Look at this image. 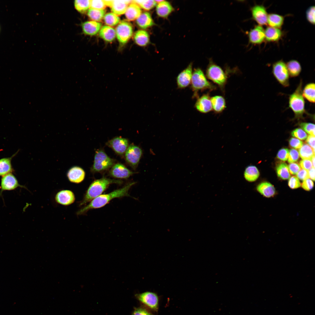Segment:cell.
Segmentation results:
<instances>
[{
  "instance_id": "44",
  "label": "cell",
  "mask_w": 315,
  "mask_h": 315,
  "mask_svg": "<svg viewBox=\"0 0 315 315\" xmlns=\"http://www.w3.org/2000/svg\"><path fill=\"white\" fill-rule=\"evenodd\" d=\"M291 134L292 136L301 140L306 139L307 136V134L304 130L299 128L293 130Z\"/></svg>"
},
{
  "instance_id": "10",
  "label": "cell",
  "mask_w": 315,
  "mask_h": 315,
  "mask_svg": "<svg viewBox=\"0 0 315 315\" xmlns=\"http://www.w3.org/2000/svg\"><path fill=\"white\" fill-rule=\"evenodd\" d=\"M18 187L27 190L26 187L19 183L18 179L13 173H9L2 176L0 186V197L2 196L4 191L14 190Z\"/></svg>"
},
{
  "instance_id": "47",
  "label": "cell",
  "mask_w": 315,
  "mask_h": 315,
  "mask_svg": "<svg viewBox=\"0 0 315 315\" xmlns=\"http://www.w3.org/2000/svg\"><path fill=\"white\" fill-rule=\"evenodd\" d=\"M289 155V150L287 148H282L279 151L277 155V158L284 161H286L288 159Z\"/></svg>"
},
{
  "instance_id": "46",
  "label": "cell",
  "mask_w": 315,
  "mask_h": 315,
  "mask_svg": "<svg viewBox=\"0 0 315 315\" xmlns=\"http://www.w3.org/2000/svg\"><path fill=\"white\" fill-rule=\"evenodd\" d=\"M298 152L294 149H291L289 151V155L288 158V162L289 163H293L297 161L299 158Z\"/></svg>"
},
{
  "instance_id": "40",
  "label": "cell",
  "mask_w": 315,
  "mask_h": 315,
  "mask_svg": "<svg viewBox=\"0 0 315 315\" xmlns=\"http://www.w3.org/2000/svg\"><path fill=\"white\" fill-rule=\"evenodd\" d=\"M133 1L146 10L152 9L157 4L155 1L153 0H133Z\"/></svg>"
},
{
  "instance_id": "6",
  "label": "cell",
  "mask_w": 315,
  "mask_h": 315,
  "mask_svg": "<svg viewBox=\"0 0 315 315\" xmlns=\"http://www.w3.org/2000/svg\"><path fill=\"white\" fill-rule=\"evenodd\" d=\"M114 163V160L108 156L103 150H98L95 154L91 171L93 172H103L112 167Z\"/></svg>"
},
{
  "instance_id": "43",
  "label": "cell",
  "mask_w": 315,
  "mask_h": 315,
  "mask_svg": "<svg viewBox=\"0 0 315 315\" xmlns=\"http://www.w3.org/2000/svg\"><path fill=\"white\" fill-rule=\"evenodd\" d=\"M306 17L308 21L311 24H315V6H311L306 11Z\"/></svg>"
},
{
  "instance_id": "31",
  "label": "cell",
  "mask_w": 315,
  "mask_h": 315,
  "mask_svg": "<svg viewBox=\"0 0 315 315\" xmlns=\"http://www.w3.org/2000/svg\"><path fill=\"white\" fill-rule=\"evenodd\" d=\"M286 64L291 77H296L300 75L302 71V67L299 62L295 60H291Z\"/></svg>"
},
{
  "instance_id": "49",
  "label": "cell",
  "mask_w": 315,
  "mask_h": 315,
  "mask_svg": "<svg viewBox=\"0 0 315 315\" xmlns=\"http://www.w3.org/2000/svg\"><path fill=\"white\" fill-rule=\"evenodd\" d=\"M314 186V182L313 181L309 178L303 180L301 185V186L304 189L308 191L312 190Z\"/></svg>"
},
{
  "instance_id": "50",
  "label": "cell",
  "mask_w": 315,
  "mask_h": 315,
  "mask_svg": "<svg viewBox=\"0 0 315 315\" xmlns=\"http://www.w3.org/2000/svg\"><path fill=\"white\" fill-rule=\"evenodd\" d=\"M288 166L290 173L292 175H296L301 169L300 165L296 163H291Z\"/></svg>"
},
{
  "instance_id": "13",
  "label": "cell",
  "mask_w": 315,
  "mask_h": 315,
  "mask_svg": "<svg viewBox=\"0 0 315 315\" xmlns=\"http://www.w3.org/2000/svg\"><path fill=\"white\" fill-rule=\"evenodd\" d=\"M253 19L258 25L262 26L267 24V14L266 10L262 5H256L251 8Z\"/></svg>"
},
{
  "instance_id": "34",
  "label": "cell",
  "mask_w": 315,
  "mask_h": 315,
  "mask_svg": "<svg viewBox=\"0 0 315 315\" xmlns=\"http://www.w3.org/2000/svg\"><path fill=\"white\" fill-rule=\"evenodd\" d=\"M284 17L275 13H270L268 15L267 24L270 27L279 28L282 25L284 22Z\"/></svg>"
},
{
  "instance_id": "2",
  "label": "cell",
  "mask_w": 315,
  "mask_h": 315,
  "mask_svg": "<svg viewBox=\"0 0 315 315\" xmlns=\"http://www.w3.org/2000/svg\"><path fill=\"white\" fill-rule=\"evenodd\" d=\"M123 181L120 180L111 179L106 177L94 181L88 189L83 199L79 205L81 206L100 195L111 184H121Z\"/></svg>"
},
{
  "instance_id": "45",
  "label": "cell",
  "mask_w": 315,
  "mask_h": 315,
  "mask_svg": "<svg viewBox=\"0 0 315 315\" xmlns=\"http://www.w3.org/2000/svg\"><path fill=\"white\" fill-rule=\"evenodd\" d=\"M288 185L291 188H298L301 186V184L299 180L295 176H293L289 179Z\"/></svg>"
},
{
  "instance_id": "54",
  "label": "cell",
  "mask_w": 315,
  "mask_h": 315,
  "mask_svg": "<svg viewBox=\"0 0 315 315\" xmlns=\"http://www.w3.org/2000/svg\"><path fill=\"white\" fill-rule=\"evenodd\" d=\"M315 136L309 135L307 138L306 141L310 146L315 150Z\"/></svg>"
},
{
  "instance_id": "32",
  "label": "cell",
  "mask_w": 315,
  "mask_h": 315,
  "mask_svg": "<svg viewBox=\"0 0 315 315\" xmlns=\"http://www.w3.org/2000/svg\"><path fill=\"white\" fill-rule=\"evenodd\" d=\"M315 83L311 82L306 84L302 90L304 98L312 103H315Z\"/></svg>"
},
{
  "instance_id": "9",
  "label": "cell",
  "mask_w": 315,
  "mask_h": 315,
  "mask_svg": "<svg viewBox=\"0 0 315 315\" xmlns=\"http://www.w3.org/2000/svg\"><path fill=\"white\" fill-rule=\"evenodd\" d=\"M142 155V150L139 147L133 144H131L125 152V159L130 166L134 169H135Z\"/></svg>"
},
{
  "instance_id": "27",
  "label": "cell",
  "mask_w": 315,
  "mask_h": 315,
  "mask_svg": "<svg viewBox=\"0 0 315 315\" xmlns=\"http://www.w3.org/2000/svg\"><path fill=\"white\" fill-rule=\"evenodd\" d=\"M257 190L261 195L267 197H270L275 194V189L274 186L268 182H263L257 186Z\"/></svg>"
},
{
  "instance_id": "41",
  "label": "cell",
  "mask_w": 315,
  "mask_h": 315,
  "mask_svg": "<svg viewBox=\"0 0 315 315\" xmlns=\"http://www.w3.org/2000/svg\"><path fill=\"white\" fill-rule=\"evenodd\" d=\"M300 125L304 131L310 135L315 136V125L308 123H302Z\"/></svg>"
},
{
  "instance_id": "51",
  "label": "cell",
  "mask_w": 315,
  "mask_h": 315,
  "mask_svg": "<svg viewBox=\"0 0 315 315\" xmlns=\"http://www.w3.org/2000/svg\"><path fill=\"white\" fill-rule=\"evenodd\" d=\"M299 163L302 169L307 171L313 167L311 160H302L300 161Z\"/></svg>"
},
{
  "instance_id": "53",
  "label": "cell",
  "mask_w": 315,
  "mask_h": 315,
  "mask_svg": "<svg viewBox=\"0 0 315 315\" xmlns=\"http://www.w3.org/2000/svg\"><path fill=\"white\" fill-rule=\"evenodd\" d=\"M296 175L298 179L301 180L309 178L308 171L303 169H300Z\"/></svg>"
},
{
  "instance_id": "25",
  "label": "cell",
  "mask_w": 315,
  "mask_h": 315,
  "mask_svg": "<svg viewBox=\"0 0 315 315\" xmlns=\"http://www.w3.org/2000/svg\"><path fill=\"white\" fill-rule=\"evenodd\" d=\"M141 13L140 7L133 1L127 7L125 13L126 18L129 21H133L136 19Z\"/></svg>"
},
{
  "instance_id": "36",
  "label": "cell",
  "mask_w": 315,
  "mask_h": 315,
  "mask_svg": "<svg viewBox=\"0 0 315 315\" xmlns=\"http://www.w3.org/2000/svg\"><path fill=\"white\" fill-rule=\"evenodd\" d=\"M276 170L278 177L282 179H288L290 177L288 166L284 162L278 164L276 167Z\"/></svg>"
},
{
  "instance_id": "37",
  "label": "cell",
  "mask_w": 315,
  "mask_h": 315,
  "mask_svg": "<svg viewBox=\"0 0 315 315\" xmlns=\"http://www.w3.org/2000/svg\"><path fill=\"white\" fill-rule=\"evenodd\" d=\"M105 12L104 9L99 10L90 8L88 11L87 15L93 21H100L104 18Z\"/></svg>"
},
{
  "instance_id": "16",
  "label": "cell",
  "mask_w": 315,
  "mask_h": 315,
  "mask_svg": "<svg viewBox=\"0 0 315 315\" xmlns=\"http://www.w3.org/2000/svg\"><path fill=\"white\" fill-rule=\"evenodd\" d=\"M135 173L129 169L123 164L117 163L112 166L109 174L111 176L114 178L126 179Z\"/></svg>"
},
{
  "instance_id": "15",
  "label": "cell",
  "mask_w": 315,
  "mask_h": 315,
  "mask_svg": "<svg viewBox=\"0 0 315 315\" xmlns=\"http://www.w3.org/2000/svg\"><path fill=\"white\" fill-rule=\"evenodd\" d=\"M248 36L250 43L260 44L265 39V30L262 26L256 25L248 33Z\"/></svg>"
},
{
  "instance_id": "28",
  "label": "cell",
  "mask_w": 315,
  "mask_h": 315,
  "mask_svg": "<svg viewBox=\"0 0 315 315\" xmlns=\"http://www.w3.org/2000/svg\"><path fill=\"white\" fill-rule=\"evenodd\" d=\"M99 35L105 41L111 42L116 38V30L111 27L104 25L101 27L99 32Z\"/></svg>"
},
{
  "instance_id": "11",
  "label": "cell",
  "mask_w": 315,
  "mask_h": 315,
  "mask_svg": "<svg viewBox=\"0 0 315 315\" xmlns=\"http://www.w3.org/2000/svg\"><path fill=\"white\" fill-rule=\"evenodd\" d=\"M136 297L140 301L150 309L155 311L158 310L159 298L155 293L147 291L137 294Z\"/></svg>"
},
{
  "instance_id": "18",
  "label": "cell",
  "mask_w": 315,
  "mask_h": 315,
  "mask_svg": "<svg viewBox=\"0 0 315 315\" xmlns=\"http://www.w3.org/2000/svg\"><path fill=\"white\" fill-rule=\"evenodd\" d=\"M211 98L208 93L198 97L195 105L196 109L203 113H207L213 110Z\"/></svg>"
},
{
  "instance_id": "38",
  "label": "cell",
  "mask_w": 315,
  "mask_h": 315,
  "mask_svg": "<svg viewBox=\"0 0 315 315\" xmlns=\"http://www.w3.org/2000/svg\"><path fill=\"white\" fill-rule=\"evenodd\" d=\"M90 0H76L74 2L75 8L80 13H83L90 8Z\"/></svg>"
},
{
  "instance_id": "3",
  "label": "cell",
  "mask_w": 315,
  "mask_h": 315,
  "mask_svg": "<svg viewBox=\"0 0 315 315\" xmlns=\"http://www.w3.org/2000/svg\"><path fill=\"white\" fill-rule=\"evenodd\" d=\"M302 83L301 79L295 91L288 98L289 107L293 112L296 118L302 117L306 112L305 100L302 94Z\"/></svg>"
},
{
  "instance_id": "8",
  "label": "cell",
  "mask_w": 315,
  "mask_h": 315,
  "mask_svg": "<svg viewBox=\"0 0 315 315\" xmlns=\"http://www.w3.org/2000/svg\"><path fill=\"white\" fill-rule=\"evenodd\" d=\"M115 30L117 39L122 44L126 43L133 34L132 26L130 22L126 21L123 20L120 22Z\"/></svg>"
},
{
  "instance_id": "12",
  "label": "cell",
  "mask_w": 315,
  "mask_h": 315,
  "mask_svg": "<svg viewBox=\"0 0 315 315\" xmlns=\"http://www.w3.org/2000/svg\"><path fill=\"white\" fill-rule=\"evenodd\" d=\"M192 72V64L191 63L177 76L176 81L178 88L184 89L189 86L190 84Z\"/></svg>"
},
{
  "instance_id": "35",
  "label": "cell",
  "mask_w": 315,
  "mask_h": 315,
  "mask_svg": "<svg viewBox=\"0 0 315 315\" xmlns=\"http://www.w3.org/2000/svg\"><path fill=\"white\" fill-rule=\"evenodd\" d=\"M315 150H313L309 145L304 144L300 148L299 150V155L303 160H311L314 155Z\"/></svg>"
},
{
  "instance_id": "26",
  "label": "cell",
  "mask_w": 315,
  "mask_h": 315,
  "mask_svg": "<svg viewBox=\"0 0 315 315\" xmlns=\"http://www.w3.org/2000/svg\"><path fill=\"white\" fill-rule=\"evenodd\" d=\"M265 39L269 42L278 41L282 37V32L279 28L268 27L265 30Z\"/></svg>"
},
{
  "instance_id": "5",
  "label": "cell",
  "mask_w": 315,
  "mask_h": 315,
  "mask_svg": "<svg viewBox=\"0 0 315 315\" xmlns=\"http://www.w3.org/2000/svg\"><path fill=\"white\" fill-rule=\"evenodd\" d=\"M206 75L207 78L217 85L223 91L226 83L228 74L222 68L216 64L211 60L206 70Z\"/></svg>"
},
{
  "instance_id": "1",
  "label": "cell",
  "mask_w": 315,
  "mask_h": 315,
  "mask_svg": "<svg viewBox=\"0 0 315 315\" xmlns=\"http://www.w3.org/2000/svg\"><path fill=\"white\" fill-rule=\"evenodd\" d=\"M135 183V182L130 183L122 188L116 190L109 193L101 195L92 200L87 205L78 211L77 215H82L91 209L102 207L115 198L129 196L128 191L130 189Z\"/></svg>"
},
{
  "instance_id": "4",
  "label": "cell",
  "mask_w": 315,
  "mask_h": 315,
  "mask_svg": "<svg viewBox=\"0 0 315 315\" xmlns=\"http://www.w3.org/2000/svg\"><path fill=\"white\" fill-rule=\"evenodd\" d=\"M191 87L193 92L194 97H198V92L206 90L211 91L216 89V87L207 80L202 70L200 68L194 69L191 81Z\"/></svg>"
},
{
  "instance_id": "39",
  "label": "cell",
  "mask_w": 315,
  "mask_h": 315,
  "mask_svg": "<svg viewBox=\"0 0 315 315\" xmlns=\"http://www.w3.org/2000/svg\"><path fill=\"white\" fill-rule=\"evenodd\" d=\"M104 19L105 23L109 26H115L118 24L120 21V18L113 13L106 14L105 15Z\"/></svg>"
},
{
  "instance_id": "42",
  "label": "cell",
  "mask_w": 315,
  "mask_h": 315,
  "mask_svg": "<svg viewBox=\"0 0 315 315\" xmlns=\"http://www.w3.org/2000/svg\"><path fill=\"white\" fill-rule=\"evenodd\" d=\"M104 0H90V8L99 10H104L106 7Z\"/></svg>"
},
{
  "instance_id": "30",
  "label": "cell",
  "mask_w": 315,
  "mask_h": 315,
  "mask_svg": "<svg viewBox=\"0 0 315 315\" xmlns=\"http://www.w3.org/2000/svg\"><path fill=\"white\" fill-rule=\"evenodd\" d=\"M134 39L136 43L139 46H145L149 43L150 37L148 33L146 31L140 30L135 33Z\"/></svg>"
},
{
  "instance_id": "24",
  "label": "cell",
  "mask_w": 315,
  "mask_h": 315,
  "mask_svg": "<svg viewBox=\"0 0 315 315\" xmlns=\"http://www.w3.org/2000/svg\"><path fill=\"white\" fill-rule=\"evenodd\" d=\"M132 0H113L111 7L113 13L117 15L125 13L127 7L132 2Z\"/></svg>"
},
{
  "instance_id": "33",
  "label": "cell",
  "mask_w": 315,
  "mask_h": 315,
  "mask_svg": "<svg viewBox=\"0 0 315 315\" xmlns=\"http://www.w3.org/2000/svg\"><path fill=\"white\" fill-rule=\"evenodd\" d=\"M259 175L260 173L258 168L253 165L247 167L244 172L245 178L250 182L255 181L258 178Z\"/></svg>"
},
{
  "instance_id": "55",
  "label": "cell",
  "mask_w": 315,
  "mask_h": 315,
  "mask_svg": "<svg viewBox=\"0 0 315 315\" xmlns=\"http://www.w3.org/2000/svg\"><path fill=\"white\" fill-rule=\"evenodd\" d=\"M308 171V174L309 178L313 181L315 180V168L312 167Z\"/></svg>"
},
{
  "instance_id": "19",
  "label": "cell",
  "mask_w": 315,
  "mask_h": 315,
  "mask_svg": "<svg viewBox=\"0 0 315 315\" xmlns=\"http://www.w3.org/2000/svg\"><path fill=\"white\" fill-rule=\"evenodd\" d=\"M67 176L70 182L79 183L81 182L84 179L85 172L84 170L80 167L74 166L68 170Z\"/></svg>"
},
{
  "instance_id": "21",
  "label": "cell",
  "mask_w": 315,
  "mask_h": 315,
  "mask_svg": "<svg viewBox=\"0 0 315 315\" xmlns=\"http://www.w3.org/2000/svg\"><path fill=\"white\" fill-rule=\"evenodd\" d=\"M102 26L101 23L93 21H86L82 24L83 33L91 36L97 34L100 31Z\"/></svg>"
},
{
  "instance_id": "23",
  "label": "cell",
  "mask_w": 315,
  "mask_h": 315,
  "mask_svg": "<svg viewBox=\"0 0 315 315\" xmlns=\"http://www.w3.org/2000/svg\"><path fill=\"white\" fill-rule=\"evenodd\" d=\"M136 22L138 26L144 29L150 28L155 24L150 14L147 12L141 13L136 19Z\"/></svg>"
},
{
  "instance_id": "14",
  "label": "cell",
  "mask_w": 315,
  "mask_h": 315,
  "mask_svg": "<svg viewBox=\"0 0 315 315\" xmlns=\"http://www.w3.org/2000/svg\"><path fill=\"white\" fill-rule=\"evenodd\" d=\"M107 145L116 153L122 155L125 152L128 147V141L126 139L116 137L109 140L107 143Z\"/></svg>"
},
{
  "instance_id": "29",
  "label": "cell",
  "mask_w": 315,
  "mask_h": 315,
  "mask_svg": "<svg viewBox=\"0 0 315 315\" xmlns=\"http://www.w3.org/2000/svg\"><path fill=\"white\" fill-rule=\"evenodd\" d=\"M212 109L216 113L222 112L225 108L226 102L224 97L220 95H216L211 98Z\"/></svg>"
},
{
  "instance_id": "7",
  "label": "cell",
  "mask_w": 315,
  "mask_h": 315,
  "mask_svg": "<svg viewBox=\"0 0 315 315\" xmlns=\"http://www.w3.org/2000/svg\"><path fill=\"white\" fill-rule=\"evenodd\" d=\"M272 73L277 81L283 86H289V75L286 64L282 60L277 61L272 66Z\"/></svg>"
},
{
  "instance_id": "22",
  "label": "cell",
  "mask_w": 315,
  "mask_h": 315,
  "mask_svg": "<svg viewBox=\"0 0 315 315\" xmlns=\"http://www.w3.org/2000/svg\"><path fill=\"white\" fill-rule=\"evenodd\" d=\"M174 10L172 5L167 1L162 0L156 6V13L158 16L162 18L167 17Z\"/></svg>"
},
{
  "instance_id": "48",
  "label": "cell",
  "mask_w": 315,
  "mask_h": 315,
  "mask_svg": "<svg viewBox=\"0 0 315 315\" xmlns=\"http://www.w3.org/2000/svg\"><path fill=\"white\" fill-rule=\"evenodd\" d=\"M289 144L291 147L295 149L300 148L303 145L302 141L295 138H291L289 140Z\"/></svg>"
},
{
  "instance_id": "20",
  "label": "cell",
  "mask_w": 315,
  "mask_h": 315,
  "mask_svg": "<svg viewBox=\"0 0 315 315\" xmlns=\"http://www.w3.org/2000/svg\"><path fill=\"white\" fill-rule=\"evenodd\" d=\"M19 151L18 150L10 157L0 159V176L2 177L8 174L14 172V170L11 161Z\"/></svg>"
},
{
  "instance_id": "56",
  "label": "cell",
  "mask_w": 315,
  "mask_h": 315,
  "mask_svg": "<svg viewBox=\"0 0 315 315\" xmlns=\"http://www.w3.org/2000/svg\"><path fill=\"white\" fill-rule=\"evenodd\" d=\"M311 161L313 167L315 168V156H314L311 159Z\"/></svg>"
},
{
  "instance_id": "17",
  "label": "cell",
  "mask_w": 315,
  "mask_h": 315,
  "mask_svg": "<svg viewBox=\"0 0 315 315\" xmlns=\"http://www.w3.org/2000/svg\"><path fill=\"white\" fill-rule=\"evenodd\" d=\"M75 200V196L71 191L64 190L59 191L56 194L55 200L59 204L68 206L73 203Z\"/></svg>"
},
{
  "instance_id": "52",
  "label": "cell",
  "mask_w": 315,
  "mask_h": 315,
  "mask_svg": "<svg viewBox=\"0 0 315 315\" xmlns=\"http://www.w3.org/2000/svg\"><path fill=\"white\" fill-rule=\"evenodd\" d=\"M132 315H153L146 309L143 308H135Z\"/></svg>"
}]
</instances>
